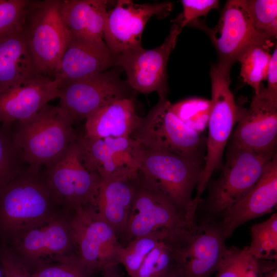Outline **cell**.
Wrapping results in <instances>:
<instances>
[{"mask_svg": "<svg viewBox=\"0 0 277 277\" xmlns=\"http://www.w3.org/2000/svg\"><path fill=\"white\" fill-rule=\"evenodd\" d=\"M0 277H5L2 269L0 266Z\"/></svg>", "mask_w": 277, "mask_h": 277, "instance_id": "obj_43", "label": "cell"}, {"mask_svg": "<svg viewBox=\"0 0 277 277\" xmlns=\"http://www.w3.org/2000/svg\"><path fill=\"white\" fill-rule=\"evenodd\" d=\"M190 24L202 29L207 34H217L218 36L209 37L217 54L216 64L229 71L242 53L251 44L264 38H273L255 29L246 0L228 1L214 29L208 28L196 19Z\"/></svg>", "mask_w": 277, "mask_h": 277, "instance_id": "obj_16", "label": "cell"}, {"mask_svg": "<svg viewBox=\"0 0 277 277\" xmlns=\"http://www.w3.org/2000/svg\"><path fill=\"white\" fill-rule=\"evenodd\" d=\"M166 231H156L134 239L121 246L117 256L118 263L125 267L130 277H134L147 255L161 241L173 235Z\"/></svg>", "mask_w": 277, "mask_h": 277, "instance_id": "obj_27", "label": "cell"}, {"mask_svg": "<svg viewBox=\"0 0 277 277\" xmlns=\"http://www.w3.org/2000/svg\"><path fill=\"white\" fill-rule=\"evenodd\" d=\"M171 109L187 126L200 133L208 126L211 101L200 98H188L171 104Z\"/></svg>", "mask_w": 277, "mask_h": 277, "instance_id": "obj_31", "label": "cell"}, {"mask_svg": "<svg viewBox=\"0 0 277 277\" xmlns=\"http://www.w3.org/2000/svg\"><path fill=\"white\" fill-rule=\"evenodd\" d=\"M11 125L0 124V192L27 168L14 142Z\"/></svg>", "mask_w": 277, "mask_h": 277, "instance_id": "obj_28", "label": "cell"}, {"mask_svg": "<svg viewBox=\"0 0 277 277\" xmlns=\"http://www.w3.org/2000/svg\"><path fill=\"white\" fill-rule=\"evenodd\" d=\"M133 180H101L100 183L96 210L118 239L123 237L127 226L134 195Z\"/></svg>", "mask_w": 277, "mask_h": 277, "instance_id": "obj_25", "label": "cell"}, {"mask_svg": "<svg viewBox=\"0 0 277 277\" xmlns=\"http://www.w3.org/2000/svg\"><path fill=\"white\" fill-rule=\"evenodd\" d=\"M81 154L77 135L65 152L42 171L56 203L69 212L80 207H95L101 181L96 172L85 168Z\"/></svg>", "mask_w": 277, "mask_h": 277, "instance_id": "obj_7", "label": "cell"}, {"mask_svg": "<svg viewBox=\"0 0 277 277\" xmlns=\"http://www.w3.org/2000/svg\"><path fill=\"white\" fill-rule=\"evenodd\" d=\"M172 238L165 239L152 250L134 277H162L176 265Z\"/></svg>", "mask_w": 277, "mask_h": 277, "instance_id": "obj_30", "label": "cell"}, {"mask_svg": "<svg viewBox=\"0 0 277 277\" xmlns=\"http://www.w3.org/2000/svg\"><path fill=\"white\" fill-rule=\"evenodd\" d=\"M236 127L231 145L259 152L276 151L277 99L270 97L261 86L249 108L238 106Z\"/></svg>", "mask_w": 277, "mask_h": 277, "instance_id": "obj_18", "label": "cell"}, {"mask_svg": "<svg viewBox=\"0 0 277 277\" xmlns=\"http://www.w3.org/2000/svg\"><path fill=\"white\" fill-rule=\"evenodd\" d=\"M142 120L136 112L132 97L118 99L101 107L85 120L83 135L93 139L131 137Z\"/></svg>", "mask_w": 277, "mask_h": 277, "instance_id": "obj_22", "label": "cell"}, {"mask_svg": "<svg viewBox=\"0 0 277 277\" xmlns=\"http://www.w3.org/2000/svg\"><path fill=\"white\" fill-rule=\"evenodd\" d=\"M182 29L174 22L164 42L152 49L143 47L114 56V66L125 72L130 88L143 94L156 92L159 98H167V65Z\"/></svg>", "mask_w": 277, "mask_h": 277, "instance_id": "obj_13", "label": "cell"}, {"mask_svg": "<svg viewBox=\"0 0 277 277\" xmlns=\"http://www.w3.org/2000/svg\"><path fill=\"white\" fill-rule=\"evenodd\" d=\"M273 39L266 37L254 42L238 59L241 65L240 75L244 82L253 88L254 94L259 93L262 82L266 80Z\"/></svg>", "mask_w": 277, "mask_h": 277, "instance_id": "obj_26", "label": "cell"}, {"mask_svg": "<svg viewBox=\"0 0 277 277\" xmlns=\"http://www.w3.org/2000/svg\"><path fill=\"white\" fill-rule=\"evenodd\" d=\"M31 272L32 277H90L92 273L75 255L65 261L42 265Z\"/></svg>", "mask_w": 277, "mask_h": 277, "instance_id": "obj_33", "label": "cell"}, {"mask_svg": "<svg viewBox=\"0 0 277 277\" xmlns=\"http://www.w3.org/2000/svg\"><path fill=\"white\" fill-rule=\"evenodd\" d=\"M167 98H159L131 137L144 147L194 159L200 158L202 138L173 113Z\"/></svg>", "mask_w": 277, "mask_h": 277, "instance_id": "obj_12", "label": "cell"}, {"mask_svg": "<svg viewBox=\"0 0 277 277\" xmlns=\"http://www.w3.org/2000/svg\"><path fill=\"white\" fill-rule=\"evenodd\" d=\"M162 277H181V276L176 265Z\"/></svg>", "mask_w": 277, "mask_h": 277, "instance_id": "obj_42", "label": "cell"}, {"mask_svg": "<svg viewBox=\"0 0 277 277\" xmlns=\"http://www.w3.org/2000/svg\"><path fill=\"white\" fill-rule=\"evenodd\" d=\"M240 277H263L260 260L249 254L246 247L242 249Z\"/></svg>", "mask_w": 277, "mask_h": 277, "instance_id": "obj_38", "label": "cell"}, {"mask_svg": "<svg viewBox=\"0 0 277 277\" xmlns=\"http://www.w3.org/2000/svg\"><path fill=\"white\" fill-rule=\"evenodd\" d=\"M114 66V56L104 42L72 36L57 67L53 79L60 84L86 78Z\"/></svg>", "mask_w": 277, "mask_h": 277, "instance_id": "obj_21", "label": "cell"}, {"mask_svg": "<svg viewBox=\"0 0 277 277\" xmlns=\"http://www.w3.org/2000/svg\"><path fill=\"white\" fill-rule=\"evenodd\" d=\"M276 203V153L256 183L239 201L224 211L216 222L228 239L245 223L271 212Z\"/></svg>", "mask_w": 277, "mask_h": 277, "instance_id": "obj_19", "label": "cell"}, {"mask_svg": "<svg viewBox=\"0 0 277 277\" xmlns=\"http://www.w3.org/2000/svg\"><path fill=\"white\" fill-rule=\"evenodd\" d=\"M117 265H113L108 267L104 269L103 272V277H122L120 274Z\"/></svg>", "mask_w": 277, "mask_h": 277, "instance_id": "obj_41", "label": "cell"}, {"mask_svg": "<svg viewBox=\"0 0 277 277\" xmlns=\"http://www.w3.org/2000/svg\"><path fill=\"white\" fill-rule=\"evenodd\" d=\"M211 111L208 123L207 154L194 203L198 205L213 173L222 164L225 147L236 123L238 106L230 89V71L215 64L210 68Z\"/></svg>", "mask_w": 277, "mask_h": 277, "instance_id": "obj_6", "label": "cell"}, {"mask_svg": "<svg viewBox=\"0 0 277 277\" xmlns=\"http://www.w3.org/2000/svg\"><path fill=\"white\" fill-rule=\"evenodd\" d=\"M106 0H62L61 14L72 36L103 41L109 4Z\"/></svg>", "mask_w": 277, "mask_h": 277, "instance_id": "obj_24", "label": "cell"}, {"mask_svg": "<svg viewBox=\"0 0 277 277\" xmlns=\"http://www.w3.org/2000/svg\"><path fill=\"white\" fill-rule=\"evenodd\" d=\"M32 1L0 0V35L22 25Z\"/></svg>", "mask_w": 277, "mask_h": 277, "instance_id": "obj_34", "label": "cell"}, {"mask_svg": "<svg viewBox=\"0 0 277 277\" xmlns=\"http://www.w3.org/2000/svg\"><path fill=\"white\" fill-rule=\"evenodd\" d=\"M251 242L247 252L259 260L277 259V213L250 228Z\"/></svg>", "mask_w": 277, "mask_h": 277, "instance_id": "obj_29", "label": "cell"}, {"mask_svg": "<svg viewBox=\"0 0 277 277\" xmlns=\"http://www.w3.org/2000/svg\"><path fill=\"white\" fill-rule=\"evenodd\" d=\"M120 70L108 69L89 77L59 85L58 106L74 123L86 120L101 107L115 100L131 97L132 89L120 76Z\"/></svg>", "mask_w": 277, "mask_h": 277, "instance_id": "obj_14", "label": "cell"}, {"mask_svg": "<svg viewBox=\"0 0 277 277\" xmlns=\"http://www.w3.org/2000/svg\"><path fill=\"white\" fill-rule=\"evenodd\" d=\"M60 83L38 74L0 94V124L11 125L29 118L48 103L58 98Z\"/></svg>", "mask_w": 277, "mask_h": 277, "instance_id": "obj_20", "label": "cell"}, {"mask_svg": "<svg viewBox=\"0 0 277 277\" xmlns=\"http://www.w3.org/2000/svg\"><path fill=\"white\" fill-rule=\"evenodd\" d=\"M38 74L21 25L0 35V94Z\"/></svg>", "mask_w": 277, "mask_h": 277, "instance_id": "obj_23", "label": "cell"}, {"mask_svg": "<svg viewBox=\"0 0 277 277\" xmlns=\"http://www.w3.org/2000/svg\"><path fill=\"white\" fill-rule=\"evenodd\" d=\"M85 168L101 180H132L141 166L143 146L131 137L89 138L78 135Z\"/></svg>", "mask_w": 277, "mask_h": 277, "instance_id": "obj_15", "label": "cell"}, {"mask_svg": "<svg viewBox=\"0 0 277 277\" xmlns=\"http://www.w3.org/2000/svg\"><path fill=\"white\" fill-rule=\"evenodd\" d=\"M276 151L259 152L231 145L221 173L211 184L203 206V222H216L221 214L256 183Z\"/></svg>", "mask_w": 277, "mask_h": 277, "instance_id": "obj_4", "label": "cell"}, {"mask_svg": "<svg viewBox=\"0 0 277 277\" xmlns=\"http://www.w3.org/2000/svg\"><path fill=\"white\" fill-rule=\"evenodd\" d=\"M0 266L5 277H32L28 267L9 247L0 248Z\"/></svg>", "mask_w": 277, "mask_h": 277, "instance_id": "obj_36", "label": "cell"}, {"mask_svg": "<svg viewBox=\"0 0 277 277\" xmlns=\"http://www.w3.org/2000/svg\"><path fill=\"white\" fill-rule=\"evenodd\" d=\"M266 80L267 88L265 90L271 97L277 99V48L275 47L273 53L271 55L269 61Z\"/></svg>", "mask_w": 277, "mask_h": 277, "instance_id": "obj_39", "label": "cell"}, {"mask_svg": "<svg viewBox=\"0 0 277 277\" xmlns=\"http://www.w3.org/2000/svg\"><path fill=\"white\" fill-rule=\"evenodd\" d=\"M62 2L33 1L21 25L37 71L53 79L72 37L61 14Z\"/></svg>", "mask_w": 277, "mask_h": 277, "instance_id": "obj_5", "label": "cell"}, {"mask_svg": "<svg viewBox=\"0 0 277 277\" xmlns=\"http://www.w3.org/2000/svg\"><path fill=\"white\" fill-rule=\"evenodd\" d=\"M255 29L274 38L277 35V1L246 0Z\"/></svg>", "mask_w": 277, "mask_h": 277, "instance_id": "obj_32", "label": "cell"}, {"mask_svg": "<svg viewBox=\"0 0 277 277\" xmlns=\"http://www.w3.org/2000/svg\"><path fill=\"white\" fill-rule=\"evenodd\" d=\"M40 169L28 166L0 192V231L10 240L57 213Z\"/></svg>", "mask_w": 277, "mask_h": 277, "instance_id": "obj_1", "label": "cell"}, {"mask_svg": "<svg viewBox=\"0 0 277 277\" xmlns=\"http://www.w3.org/2000/svg\"><path fill=\"white\" fill-rule=\"evenodd\" d=\"M217 222H201L172 239L176 267L181 277H211L228 248Z\"/></svg>", "mask_w": 277, "mask_h": 277, "instance_id": "obj_9", "label": "cell"}, {"mask_svg": "<svg viewBox=\"0 0 277 277\" xmlns=\"http://www.w3.org/2000/svg\"><path fill=\"white\" fill-rule=\"evenodd\" d=\"M142 146L138 172L142 179L189 219L195 221L197 208L193 204L192 193L204 168L201 159Z\"/></svg>", "mask_w": 277, "mask_h": 277, "instance_id": "obj_3", "label": "cell"}, {"mask_svg": "<svg viewBox=\"0 0 277 277\" xmlns=\"http://www.w3.org/2000/svg\"><path fill=\"white\" fill-rule=\"evenodd\" d=\"M263 277H277L276 261L260 260Z\"/></svg>", "mask_w": 277, "mask_h": 277, "instance_id": "obj_40", "label": "cell"}, {"mask_svg": "<svg viewBox=\"0 0 277 277\" xmlns=\"http://www.w3.org/2000/svg\"><path fill=\"white\" fill-rule=\"evenodd\" d=\"M242 249L235 247L228 248L217 269L215 277H240Z\"/></svg>", "mask_w": 277, "mask_h": 277, "instance_id": "obj_37", "label": "cell"}, {"mask_svg": "<svg viewBox=\"0 0 277 277\" xmlns=\"http://www.w3.org/2000/svg\"><path fill=\"white\" fill-rule=\"evenodd\" d=\"M73 124L58 106L47 104L32 117L15 122L13 138L26 163L41 169L56 161L76 140Z\"/></svg>", "mask_w": 277, "mask_h": 277, "instance_id": "obj_2", "label": "cell"}, {"mask_svg": "<svg viewBox=\"0 0 277 277\" xmlns=\"http://www.w3.org/2000/svg\"><path fill=\"white\" fill-rule=\"evenodd\" d=\"M133 181L134 195L123 237L126 244L136 238L159 231L177 234L196 224L145 182L138 173Z\"/></svg>", "mask_w": 277, "mask_h": 277, "instance_id": "obj_8", "label": "cell"}, {"mask_svg": "<svg viewBox=\"0 0 277 277\" xmlns=\"http://www.w3.org/2000/svg\"><path fill=\"white\" fill-rule=\"evenodd\" d=\"M30 271L75 255L70 215L56 213L47 221L11 239L9 248Z\"/></svg>", "mask_w": 277, "mask_h": 277, "instance_id": "obj_11", "label": "cell"}, {"mask_svg": "<svg viewBox=\"0 0 277 277\" xmlns=\"http://www.w3.org/2000/svg\"><path fill=\"white\" fill-rule=\"evenodd\" d=\"M182 12L173 22H177L182 29L200 16H205L212 9L219 8L217 0H182Z\"/></svg>", "mask_w": 277, "mask_h": 277, "instance_id": "obj_35", "label": "cell"}, {"mask_svg": "<svg viewBox=\"0 0 277 277\" xmlns=\"http://www.w3.org/2000/svg\"><path fill=\"white\" fill-rule=\"evenodd\" d=\"M172 3L136 4L130 0H118L108 10L103 41L113 54L142 47V33L152 17L163 18L172 11Z\"/></svg>", "mask_w": 277, "mask_h": 277, "instance_id": "obj_17", "label": "cell"}, {"mask_svg": "<svg viewBox=\"0 0 277 277\" xmlns=\"http://www.w3.org/2000/svg\"><path fill=\"white\" fill-rule=\"evenodd\" d=\"M70 225L75 255L90 272L118 264L122 245L95 206L80 207L70 212Z\"/></svg>", "mask_w": 277, "mask_h": 277, "instance_id": "obj_10", "label": "cell"}]
</instances>
